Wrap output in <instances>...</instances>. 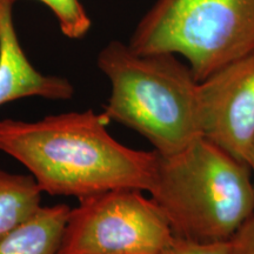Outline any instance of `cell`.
I'll list each match as a JSON object with an SVG mask.
<instances>
[{"instance_id":"cell-1","label":"cell","mask_w":254,"mask_h":254,"mask_svg":"<svg viewBox=\"0 0 254 254\" xmlns=\"http://www.w3.org/2000/svg\"><path fill=\"white\" fill-rule=\"evenodd\" d=\"M92 110L38 120H0V151L31 172L41 192L78 199L117 189L147 192L155 152L127 147Z\"/></svg>"},{"instance_id":"cell-2","label":"cell","mask_w":254,"mask_h":254,"mask_svg":"<svg viewBox=\"0 0 254 254\" xmlns=\"http://www.w3.org/2000/svg\"><path fill=\"white\" fill-rule=\"evenodd\" d=\"M147 192L174 236L187 240L228 241L254 214L249 165L204 135L176 153L155 152Z\"/></svg>"},{"instance_id":"cell-3","label":"cell","mask_w":254,"mask_h":254,"mask_svg":"<svg viewBox=\"0 0 254 254\" xmlns=\"http://www.w3.org/2000/svg\"><path fill=\"white\" fill-rule=\"evenodd\" d=\"M97 64L110 81L103 112L110 122L139 133L161 155L176 153L202 135L199 81L179 57L141 55L112 40L101 49Z\"/></svg>"},{"instance_id":"cell-4","label":"cell","mask_w":254,"mask_h":254,"mask_svg":"<svg viewBox=\"0 0 254 254\" xmlns=\"http://www.w3.org/2000/svg\"><path fill=\"white\" fill-rule=\"evenodd\" d=\"M128 46L178 56L202 81L254 53V0H155Z\"/></svg>"},{"instance_id":"cell-5","label":"cell","mask_w":254,"mask_h":254,"mask_svg":"<svg viewBox=\"0 0 254 254\" xmlns=\"http://www.w3.org/2000/svg\"><path fill=\"white\" fill-rule=\"evenodd\" d=\"M174 238L144 190L117 189L79 199L69 209L59 254H164Z\"/></svg>"},{"instance_id":"cell-6","label":"cell","mask_w":254,"mask_h":254,"mask_svg":"<svg viewBox=\"0 0 254 254\" xmlns=\"http://www.w3.org/2000/svg\"><path fill=\"white\" fill-rule=\"evenodd\" d=\"M205 138L247 164L254 140V53L199 81Z\"/></svg>"},{"instance_id":"cell-7","label":"cell","mask_w":254,"mask_h":254,"mask_svg":"<svg viewBox=\"0 0 254 254\" xmlns=\"http://www.w3.org/2000/svg\"><path fill=\"white\" fill-rule=\"evenodd\" d=\"M13 2L0 0V106L23 98L67 100L74 87L66 78L44 74L25 55L13 23Z\"/></svg>"},{"instance_id":"cell-8","label":"cell","mask_w":254,"mask_h":254,"mask_svg":"<svg viewBox=\"0 0 254 254\" xmlns=\"http://www.w3.org/2000/svg\"><path fill=\"white\" fill-rule=\"evenodd\" d=\"M69 209L64 204L41 206L26 221L0 237V254H59Z\"/></svg>"},{"instance_id":"cell-9","label":"cell","mask_w":254,"mask_h":254,"mask_svg":"<svg viewBox=\"0 0 254 254\" xmlns=\"http://www.w3.org/2000/svg\"><path fill=\"white\" fill-rule=\"evenodd\" d=\"M41 190L34 178L0 168V237L26 221L41 207Z\"/></svg>"},{"instance_id":"cell-10","label":"cell","mask_w":254,"mask_h":254,"mask_svg":"<svg viewBox=\"0 0 254 254\" xmlns=\"http://www.w3.org/2000/svg\"><path fill=\"white\" fill-rule=\"evenodd\" d=\"M18 0H12V2ZM56 15L62 33L69 39H81L90 31L92 21L80 0H38Z\"/></svg>"},{"instance_id":"cell-11","label":"cell","mask_w":254,"mask_h":254,"mask_svg":"<svg viewBox=\"0 0 254 254\" xmlns=\"http://www.w3.org/2000/svg\"><path fill=\"white\" fill-rule=\"evenodd\" d=\"M164 254H230L227 241L221 243H199L174 238L173 243Z\"/></svg>"},{"instance_id":"cell-12","label":"cell","mask_w":254,"mask_h":254,"mask_svg":"<svg viewBox=\"0 0 254 254\" xmlns=\"http://www.w3.org/2000/svg\"><path fill=\"white\" fill-rule=\"evenodd\" d=\"M227 244L230 254H254V214L232 236Z\"/></svg>"},{"instance_id":"cell-13","label":"cell","mask_w":254,"mask_h":254,"mask_svg":"<svg viewBox=\"0 0 254 254\" xmlns=\"http://www.w3.org/2000/svg\"><path fill=\"white\" fill-rule=\"evenodd\" d=\"M247 165H249L251 173H252V180H253V187H254V140L252 142V146H251V151H250Z\"/></svg>"}]
</instances>
